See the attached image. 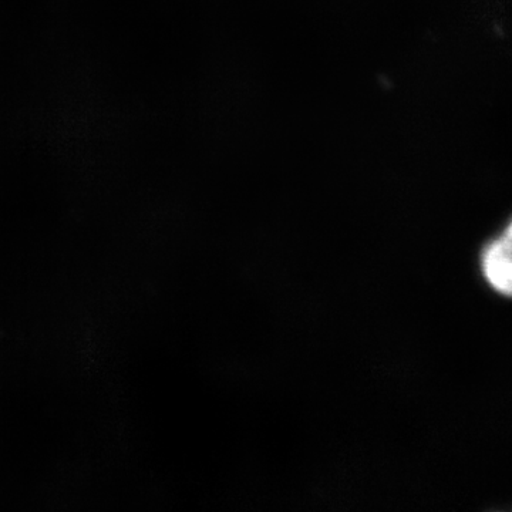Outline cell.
I'll list each match as a JSON object with an SVG mask.
<instances>
[{"label": "cell", "mask_w": 512, "mask_h": 512, "mask_svg": "<svg viewBox=\"0 0 512 512\" xmlns=\"http://www.w3.org/2000/svg\"><path fill=\"white\" fill-rule=\"evenodd\" d=\"M505 234L510 235V237H512V221L510 222V225H508L507 229H505Z\"/></svg>", "instance_id": "obj_2"}, {"label": "cell", "mask_w": 512, "mask_h": 512, "mask_svg": "<svg viewBox=\"0 0 512 512\" xmlns=\"http://www.w3.org/2000/svg\"><path fill=\"white\" fill-rule=\"evenodd\" d=\"M481 268L495 291L512 298V237L505 234L484 249Z\"/></svg>", "instance_id": "obj_1"}]
</instances>
